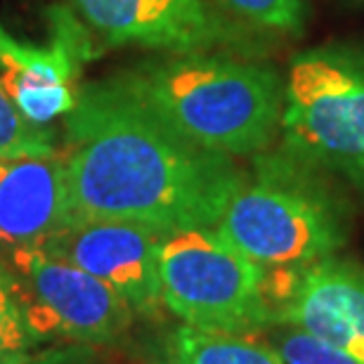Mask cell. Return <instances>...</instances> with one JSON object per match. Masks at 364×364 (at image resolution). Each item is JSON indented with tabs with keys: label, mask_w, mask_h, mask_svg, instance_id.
Wrapping results in <instances>:
<instances>
[{
	"label": "cell",
	"mask_w": 364,
	"mask_h": 364,
	"mask_svg": "<svg viewBox=\"0 0 364 364\" xmlns=\"http://www.w3.org/2000/svg\"><path fill=\"white\" fill-rule=\"evenodd\" d=\"M26 319L41 338L114 343L130 329L135 310L119 291L38 246H12Z\"/></svg>",
	"instance_id": "8992f818"
},
{
	"label": "cell",
	"mask_w": 364,
	"mask_h": 364,
	"mask_svg": "<svg viewBox=\"0 0 364 364\" xmlns=\"http://www.w3.org/2000/svg\"><path fill=\"white\" fill-rule=\"evenodd\" d=\"M156 364H287L272 343L256 336L178 326L166 336Z\"/></svg>",
	"instance_id": "7c38bea8"
},
{
	"label": "cell",
	"mask_w": 364,
	"mask_h": 364,
	"mask_svg": "<svg viewBox=\"0 0 364 364\" xmlns=\"http://www.w3.org/2000/svg\"><path fill=\"white\" fill-rule=\"evenodd\" d=\"M107 46L164 55L213 53L237 41L206 0H69Z\"/></svg>",
	"instance_id": "ba28073f"
},
{
	"label": "cell",
	"mask_w": 364,
	"mask_h": 364,
	"mask_svg": "<svg viewBox=\"0 0 364 364\" xmlns=\"http://www.w3.org/2000/svg\"><path fill=\"white\" fill-rule=\"evenodd\" d=\"M0 249H12V244L7 242V239H5L3 235H0Z\"/></svg>",
	"instance_id": "d6986e66"
},
{
	"label": "cell",
	"mask_w": 364,
	"mask_h": 364,
	"mask_svg": "<svg viewBox=\"0 0 364 364\" xmlns=\"http://www.w3.org/2000/svg\"><path fill=\"white\" fill-rule=\"evenodd\" d=\"M64 154L0 156V235L12 246H43L74 223Z\"/></svg>",
	"instance_id": "30bf717a"
},
{
	"label": "cell",
	"mask_w": 364,
	"mask_h": 364,
	"mask_svg": "<svg viewBox=\"0 0 364 364\" xmlns=\"http://www.w3.org/2000/svg\"><path fill=\"white\" fill-rule=\"evenodd\" d=\"M64 140L76 220L215 228L246 176L235 159L178 135L114 76L78 88Z\"/></svg>",
	"instance_id": "6da1fadb"
},
{
	"label": "cell",
	"mask_w": 364,
	"mask_h": 364,
	"mask_svg": "<svg viewBox=\"0 0 364 364\" xmlns=\"http://www.w3.org/2000/svg\"><path fill=\"white\" fill-rule=\"evenodd\" d=\"M0 364H97V353L92 346L71 343L46 348V350H31L17 358L3 360Z\"/></svg>",
	"instance_id": "ac0fdd59"
},
{
	"label": "cell",
	"mask_w": 364,
	"mask_h": 364,
	"mask_svg": "<svg viewBox=\"0 0 364 364\" xmlns=\"http://www.w3.org/2000/svg\"><path fill=\"white\" fill-rule=\"evenodd\" d=\"M223 12L260 31L301 36L308 21L310 0H213Z\"/></svg>",
	"instance_id": "5bb4252c"
},
{
	"label": "cell",
	"mask_w": 364,
	"mask_h": 364,
	"mask_svg": "<svg viewBox=\"0 0 364 364\" xmlns=\"http://www.w3.org/2000/svg\"><path fill=\"white\" fill-rule=\"evenodd\" d=\"M159 277L164 308L187 326L256 336L272 324L267 270L215 228L166 232Z\"/></svg>",
	"instance_id": "5b68a950"
},
{
	"label": "cell",
	"mask_w": 364,
	"mask_h": 364,
	"mask_svg": "<svg viewBox=\"0 0 364 364\" xmlns=\"http://www.w3.org/2000/svg\"><path fill=\"white\" fill-rule=\"evenodd\" d=\"M114 78L201 149L253 159L279 140L287 85L270 64L215 53L161 55Z\"/></svg>",
	"instance_id": "7a4b0ae2"
},
{
	"label": "cell",
	"mask_w": 364,
	"mask_h": 364,
	"mask_svg": "<svg viewBox=\"0 0 364 364\" xmlns=\"http://www.w3.org/2000/svg\"><path fill=\"white\" fill-rule=\"evenodd\" d=\"M164 235L140 223L74 220L38 249L109 284L126 298L135 315L156 317L164 308L159 277Z\"/></svg>",
	"instance_id": "52a82bcc"
},
{
	"label": "cell",
	"mask_w": 364,
	"mask_h": 364,
	"mask_svg": "<svg viewBox=\"0 0 364 364\" xmlns=\"http://www.w3.org/2000/svg\"><path fill=\"white\" fill-rule=\"evenodd\" d=\"M284 274L287 287L267 284L272 324L296 326L364 364V265L331 256Z\"/></svg>",
	"instance_id": "9c48e42d"
},
{
	"label": "cell",
	"mask_w": 364,
	"mask_h": 364,
	"mask_svg": "<svg viewBox=\"0 0 364 364\" xmlns=\"http://www.w3.org/2000/svg\"><path fill=\"white\" fill-rule=\"evenodd\" d=\"M329 178L289 149L270 147L251 159L215 230L267 272L338 256L350 235V208Z\"/></svg>",
	"instance_id": "3957f363"
},
{
	"label": "cell",
	"mask_w": 364,
	"mask_h": 364,
	"mask_svg": "<svg viewBox=\"0 0 364 364\" xmlns=\"http://www.w3.org/2000/svg\"><path fill=\"white\" fill-rule=\"evenodd\" d=\"M279 147L364 192V46L322 43L291 57Z\"/></svg>",
	"instance_id": "277c9868"
},
{
	"label": "cell",
	"mask_w": 364,
	"mask_h": 364,
	"mask_svg": "<svg viewBox=\"0 0 364 364\" xmlns=\"http://www.w3.org/2000/svg\"><path fill=\"white\" fill-rule=\"evenodd\" d=\"M55 31L48 46L28 43L0 26V71L33 78L41 83L74 85L83 64L95 48L83 21H74L67 10H57L53 17Z\"/></svg>",
	"instance_id": "8fae6325"
},
{
	"label": "cell",
	"mask_w": 364,
	"mask_h": 364,
	"mask_svg": "<svg viewBox=\"0 0 364 364\" xmlns=\"http://www.w3.org/2000/svg\"><path fill=\"white\" fill-rule=\"evenodd\" d=\"M50 128L28 123L7 97L0 83V156L3 159H48L57 156Z\"/></svg>",
	"instance_id": "2e32d148"
},
{
	"label": "cell",
	"mask_w": 364,
	"mask_h": 364,
	"mask_svg": "<svg viewBox=\"0 0 364 364\" xmlns=\"http://www.w3.org/2000/svg\"><path fill=\"white\" fill-rule=\"evenodd\" d=\"M41 341L26 319L17 274L0 263V362L36 350Z\"/></svg>",
	"instance_id": "9a60e30c"
},
{
	"label": "cell",
	"mask_w": 364,
	"mask_h": 364,
	"mask_svg": "<svg viewBox=\"0 0 364 364\" xmlns=\"http://www.w3.org/2000/svg\"><path fill=\"white\" fill-rule=\"evenodd\" d=\"M272 346L287 364H362L324 341L287 324H277Z\"/></svg>",
	"instance_id": "e0dca14e"
},
{
	"label": "cell",
	"mask_w": 364,
	"mask_h": 364,
	"mask_svg": "<svg viewBox=\"0 0 364 364\" xmlns=\"http://www.w3.org/2000/svg\"><path fill=\"white\" fill-rule=\"evenodd\" d=\"M0 83H3L14 109L28 123L41 128H48L50 121L67 116L76 107L78 100L76 85L41 83L33 81V78L12 74V71H0Z\"/></svg>",
	"instance_id": "4fadbf2b"
}]
</instances>
